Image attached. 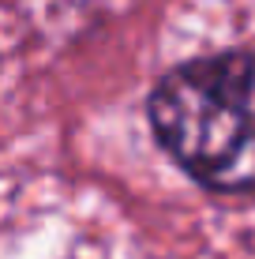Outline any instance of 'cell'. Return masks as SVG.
<instances>
[{"instance_id":"1","label":"cell","mask_w":255,"mask_h":259,"mask_svg":"<svg viewBox=\"0 0 255 259\" xmlns=\"http://www.w3.org/2000/svg\"><path fill=\"white\" fill-rule=\"evenodd\" d=\"M150 124L177 162L218 192H255V57L222 53L173 68Z\"/></svg>"}]
</instances>
